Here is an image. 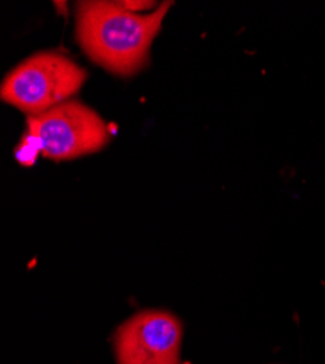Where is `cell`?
<instances>
[{
  "label": "cell",
  "instance_id": "cell-1",
  "mask_svg": "<svg viewBox=\"0 0 325 364\" xmlns=\"http://www.w3.org/2000/svg\"><path fill=\"white\" fill-rule=\"evenodd\" d=\"M171 5L165 2L154 14L139 15L122 2H80L78 41L95 63L111 73L134 75L147 63L152 41Z\"/></svg>",
  "mask_w": 325,
  "mask_h": 364
},
{
  "label": "cell",
  "instance_id": "cell-2",
  "mask_svg": "<svg viewBox=\"0 0 325 364\" xmlns=\"http://www.w3.org/2000/svg\"><path fill=\"white\" fill-rule=\"evenodd\" d=\"M86 80V72L69 57L38 53L16 66L4 80L0 97L36 117L73 97Z\"/></svg>",
  "mask_w": 325,
  "mask_h": 364
},
{
  "label": "cell",
  "instance_id": "cell-3",
  "mask_svg": "<svg viewBox=\"0 0 325 364\" xmlns=\"http://www.w3.org/2000/svg\"><path fill=\"white\" fill-rule=\"evenodd\" d=\"M28 133L37 139L41 154L54 161L94 154L110 140L104 119L78 101H66L44 114L29 117Z\"/></svg>",
  "mask_w": 325,
  "mask_h": 364
},
{
  "label": "cell",
  "instance_id": "cell-4",
  "mask_svg": "<svg viewBox=\"0 0 325 364\" xmlns=\"http://www.w3.org/2000/svg\"><path fill=\"white\" fill-rule=\"evenodd\" d=\"M183 338V323L174 314L140 311L114 332L115 364H180Z\"/></svg>",
  "mask_w": 325,
  "mask_h": 364
},
{
  "label": "cell",
  "instance_id": "cell-5",
  "mask_svg": "<svg viewBox=\"0 0 325 364\" xmlns=\"http://www.w3.org/2000/svg\"><path fill=\"white\" fill-rule=\"evenodd\" d=\"M122 5H123L126 9L132 11V12H136L137 9H144V8L151 6V5H154V4H149V2H122Z\"/></svg>",
  "mask_w": 325,
  "mask_h": 364
},
{
  "label": "cell",
  "instance_id": "cell-6",
  "mask_svg": "<svg viewBox=\"0 0 325 364\" xmlns=\"http://www.w3.org/2000/svg\"><path fill=\"white\" fill-rule=\"evenodd\" d=\"M180 364H183V363H180Z\"/></svg>",
  "mask_w": 325,
  "mask_h": 364
}]
</instances>
